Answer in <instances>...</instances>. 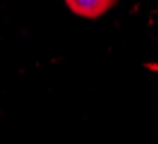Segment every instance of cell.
Returning a JSON list of instances; mask_svg holds the SVG:
<instances>
[{
  "label": "cell",
  "mask_w": 158,
  "mask_h": 144,
  "mask_svg": "<svg viewBox=\"0 0 158 144\" xmlns=\"http://www.w3.org/2000/svg\"><path fill=\"white\" fill-rule=\"evenodd\" d=\"M74 15L85 19H98L117 4L118 0H64Z\"/></svg>",
  "instance_id": "cell-1"
}]
</instances>
